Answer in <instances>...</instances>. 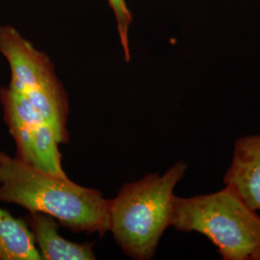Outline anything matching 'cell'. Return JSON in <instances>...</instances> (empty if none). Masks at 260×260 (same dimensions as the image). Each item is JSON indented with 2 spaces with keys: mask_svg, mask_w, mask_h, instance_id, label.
<instances>
[{
  "mask_svg": "<svg viewBox=\"0 0 260 260\" xmlns=\"http://www.w3.org/2000/svg\"><path fill=\"white\" fill-rule=\"evenodd\" d=\"M0 103L3 118L17 146V155L24 162L36 166L33 147V129L44 121L22 93L11 88L0 87Z\"/></svg>",
  "mask_w": 260,
  "mask_h": 260,
  "instance_id": "8992f818",
  "label": "cell"
},
{
  "mask_svg": "<svg viewBox=\"0 0 260 260\" xmlns=\"http://www.w3.org/2000/svg\"><path fill=\"white\" fill-rule=\"evenodd\" d=\"M0 260H42L24 219L0 207Z\"/></svg>",
  "mask_w": 260,
  "mask_h": 260,
  "instance_id": "ba28073f",
  "label": "cell"
},
{
  "mask_svg": "<svg viewBox=\"0 0 260 260\" xmlns=\"http://www.w3.org/2000/svg\"><path fill=\"white\" fill-rule=\"evenodd\" d=\"M111 9L114 12L117 20V26L119 36L121 39V47L124 53V59L126 62L130 61L129 41L128 31L132 22V15L125 3V0H107Z\"/></svg>",
  "mask_w": 260,
  "mask_h": 260,
  "instance_id": "30bf717a",
  "label": "cell"
},
{
  "mask_svg": "<svg viewBox=\"0 0 260 260\" xmlns=\"http://www.w3.org/2000/svg\"><path fill=\"white\" fill-rule=\"evenodd\" d=\"M188 164L177 161L160 175L147 174L121 186L109 202V229L123 253L134 260L152 259L164 233L172 226L175 189Z\"/></svg>",
  "mask_w": 260,
  "mask_h": 260,
  "instance_id": "7a4b0ae2",
  "label": "cell"
},
{
  "mask_svg": "<svg viewBox=\"0 0 260 260\" xmlns=\"http://www.w3.org/2000/svg\"><path fill=\"white\" fill-rule=\"evenodd\" d=\"M43 260H94L93 243H75L59 234L60 223L42 212H28L24 218Z\"/></svg>",
  "mask_w": 260,
  "mask_h": 260,
  "instance_id": "52a82bcc",
  "label": "cell"
},
{
  "mask_svg": "<svg viewBox=\"0 0 260 260\" xmlns=\"http://www.w3.org/2000/svg\"><path fill=\"white\" fill-rule=\"evenodd\" d=\"M223 183L233 187L253 210L260 211V134L235 140Z\"/></svg>",
  "mask_w": 260,
  "mask_h": 260,
  "instance_id": "5b68a950",
  "label": "cell"
},
{
  "mask_svg": "<svg viewBox=\"0 0 260 260\" xmlns=\"http://www.w3.org/2000/svg\"><path fill=\"white\" fill-rule=\"evenodd\" d=\"M172 226L204 235L223 260H260V216L231 186L205 195L176 196Z\"/></svg>",
  "mask_w": 260,
  "mask_h": 260,
  "instance_id": "3957f363",
  "label": "cell"
},
{
  "mask_svg": "<svg viewBox=\"0 0 260 260\" xmlns=\"http://www.w3.org/2000/svg\"><path fill=\"white\" fill-rule=\"evenodd\" d=\"M0 52L11 70V88L26 93L61 83L50 58L11 25L0 26Z\"/></svg>",
  "mask_w": 260,
  "mask_h": 260,
  "instance_id": "277c9868",
  "label": "cell"
},
{
  "mask_svg": "<svg viewBox=\"0 0 260 260\" xmlns=\"http://www.w3.org/2000/svg\"><path fill=\"white\" fill-rule=\"evenodd\" d=\"M110 200L68 176L48 173L0 150V203L54 217L75 233H108Z\"/></svg>",
  "mask_w": 260,
  "mask_h": 260,
  "instance_id": "6da1fadb",
  "label": "cell"
},
{
  "mask_svg": "<svg viewBox=\"0 0 260 260\" xmlns=\"http://www.w3.org/2000/svg\"><path fill=\"white\" fill-rule=\"evenodd\" d=\"M59 141L53 129L45 121H40L33 129V147L36 167L59 176H67L62 167V154Z\"/></svg>",
  "mask_w": 260,
  "mask_h": 260,
  "instance_id": "9c48e42d",
  "label": "cell"
}]
</instances>
